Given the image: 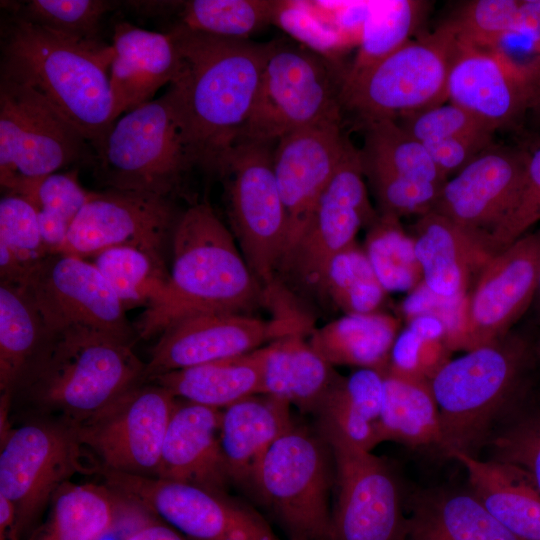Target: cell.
Returning a JSON list of instances; mask_svg holds the SVG:
<instances>
[{
  "label": "cell",
  "mask_w": 540,
  "mask_h": 540,
  "mask_svg": "<svg viewBox=\"0 0 540 540\" xmlns=\"http://www.w3.org/2000/svg\"><path fill=\"white\" fill-rule=\"evenodd\" d=\"M133 343L85 326L47 329L11 394L15 425L42 420L75 428L145 382Z\"/></svg>",
  "instance_id": "6da1fadb"
},
{
  "label": "cell",
  "mask_w": 540,
  "mask_h": 540,
  "mask_svg": "<svg viewBox=\"0 0 540 540\" xmlns=\"http://www.w3.org/2000/svg\"><path fill=\"white\" fill-rule=\"evenodd\" d=\"M181 67L170 85L199 166L211 170L250 116L272 41L257 43L175 26Z\"/></svg>",
  "instance_id": "7a4b0ae2"
},
{
  "label": "cell",
  "mask_w": 540,
  "mask_h": 540,
  "mask_svg": "<svg viewBox=\"0 0 540 540\" xmlns=\"http://www.w3.org/2000/svg\"><path fill=\"white\" fill-rule=\"evenodd\" d=\"M113 57L112 45L71 40L13 15L2 25L0 79L32 90L92 150L114 124Z\"/></svg>",
  "instance_id": "3957f363"
},
{
  "label": "cell",
  "mask_w": 540,
  "mask_h": 540,
  "mask_svg": "<svg viewBox=\"0 0 540 540\" xmlns=\"http://www.w3.org/2000/svg\"><path fill=\"white\" fill-rule=\"evenodd\" d=\"M171 243L167 292L139 316L134 326L138 337L159 336L172 323L195 314H247L267 297L232 231L209 203H195L180 214Z\"/></svg>",
  "instance_id": "277c9868"
},
{
  "label": "cell",
  "mask_w": 540,
  "mask_h": 540,
  "mask_svg": "<svg viewBox=\"0 0 540 540\" xmlns=\"http://www.w3.org/2000/svg\"><path fill=\"white\" fill-rule=\"evenodd\" d=\"M93 152L94 175L105 189L172 200L199 166L171 87L119 117Z\"/></svg>",
  "instance_id": "5b68a950"
},
{
  "label": "cell",
  "mask_w": 540,
  "mask_h": 540,
  "mask_svg": "<svg viewBox=\"0 0 540 540\" xmlns=\"http://www.w3.org/2000/svg\"><path fill=\"white\" fill-rule=\"evenodd\" d=\"M524 344L508 334L448 361L431 378L441 449L472 454L512 396L525 361Z\"/></svg>",
  "instance_id": "8992f818"
},
{
  "label": "cell",
  "mask_w": 540,
  "mask_h": 540,
  "mask_svg": "<svg viewBox=\"0 0 540 540\" xmlns=\"http://www.w3.org/2000/svg\"><path fill=\"white\" fill-rule=\"evenodd\" d=\"M276 143L239 140L214 162L224 183L231 231L267 297L279 289L277 271L287 218L273 168Z\"/></svg>",
  "instance_id": "52a82bcc"
},
{
  "label": "cell",
  "mask_w": 540,
  "mask_h": 540,
  "mask_svg": "<svg viewBox=\"0 0 540 540\" xmlns=\"http://www.w3.org/2000/svg\"><path fill=\"white\" fill-rule=\"evenodd\" d=\"M334 487L335 465L328 442L319 430L293 423L267 452L254 497L288 540H330Z\"/></svg>",
  "instance_id": "ba28073f"
},
{
  "label": "cell",
  "mask_w": 540,
  "mask_h": 540,
  "mask_svg": "<svg viewBox=\"0 0 540 540\" xmlns=\"http://www.w3.org/2000/svg\"><path fill=\"white\" fill-rule=\"evenodd\" d=\"M457 49L456 34L447 22L410 39L357 77L341 81V108L353 112L364 124L397 120L444 103Z\"/></svg>",
  "instance_id": "9c48e42d"
},
{
  "label": "cell",
  "mask_w": 540,
  "mask_h": 540,
  "mask_svg": "<svg viewBox=\"0 0 540 540\" xmlns=\"http://www.w3.org/2000/svg\"><path fill=\"white\" fill-rule=\"evenodd\" d=\"M341 68L303 45L272 41L250 116L237 140L276 143L283 136L341 119Z\"/></svg>",
  "instance_id": "30bf717a"
},
{
  "label": "cell",
  "mask_w": 540,
  "mask_h": 540,
  "mask_svg": "<svg viewBox=\"0 0 540 540\" xmlns=\"http://www.w3.org/2000/svg\"><path fill=\"white\" fill-rule=\"evenodd\" d=\"M88 141L29 88L0 79V184L27 197L46 176L94 152Z\"/></svg>",
  "instance_id": "8fae6325"
},
{
  "label": "cell",
  "mask_w": 540,
  "mask_h": 540,
  "mask_svg": "<svg viewBox=\"0 0 540 540\" xmlns=\"http://www.w3.org/2000/svg\"><path fill=\"white\" fill-rule=\"evenodd\" d=\"M364 180L360 150L350 142L306 229L282 259L278 285L321 299L332 259L356 242L361 227H369L379 216L370 203Z\"/></svg>",
  "instance_id": "7c38bea8"
},
{
  "label": "cell",
  "mask_w": 540,
  "mask_h": 540,
  "mask_svg": "<svg viewBox=\"0 0 540 540\" xmlns=\"http://www.w3.org/2000/svg\"><path fill=\"white\" fill-rule=\"evenodd\" d=\"M84 451L73 428L42 420L19 422L0 440V495L15 509L16 540L38 527L74 474L93 472L82 464Z\"/></svg>",
  "instance_id": "4fadbf2b"
},
{
  "label": "cell",
  "mask_w": 540,
  "mask_h": 540,
  "mask_svg": "<svg viewBox=\"0 0 540 540\" xmlns=\"http://www.w3.org/2000/svg\"><path fill=\"white\" fill-rule=\"evenodd\" d=\"M95 472L128 504L189 540H282L257 511L228 493L159 477Z\"/></svg>",
  "instance_id": "5bb4252c"
},
{
  "label": "cell",
  "mask_w": 540,
  "mask_h": 540,
  "mask_svg": "<svg viewBox=\"0 0 540 540\" xmlns=\"http://www.w3.org/2000/svg\"><path fill=\"white\" fill-rule=\"evenodd\" d=\"M318 430L335 465L330 540H405L408 518L389 465L329 423Z\"/></svg>",
  "instance_id": "9a60e30c"
},
{
  "label": "cell",
  "mask_w": 540,
  "mask_h": 540,
  "mask_svg": "<svg viewBox=\"0 0 540 540\" xmlns=\"http://www.w3.org/2000/svg\"><path fill=\"white\" fill-rule=\"evenodd\" d=\"M176 401L164 387L143 382L75 427L80 444L93 455L95 470L157 477Z\"/></svg>",
  "instance_id": "2e32d148"
},
{
  "label": "cell",
  "mask_w": 540,
  "mask_h": 540,
  "mask_svg": "<svg viewBox=\"0 0 540 540\" xmlns=\"http://www.w3.org/2000/svg\"><path fill=\"white\" fill-rule=\"evenodd\" d=\"M47 329L85 326L134 344L135 327L91 261L56 253L36 263L23 285Z\"/></svg>",
  "instance_id": "e0dca14e"
},
{
  "label": "cell",
  "mask_w": 540,
  "mask_h": 540,
  "mask_svg": "<svg viewBox=\"0 0 540 540\" xmlns=\"http://www.w3.org/2000/svg\"><path fill=\"white\" fill-rule=\"evenodd\" d=\"M301 319L263 320L244 313L207 312L184 317L158 336L144 381L171 371L248 354L283 336L302 332Z\"/></svg>",
  "instance_id": "ac0fdd59"
},
{
  "label": "cell",
  "mask_w": 540,
  "mask_h": 540,
  "mask_svg": "<svg viewBox=\"0 0 540 540\" xmlns=\"http://www.w3.org/2000/svg\"><path fill=\"white\" fill-rule=\"evenodd\" d=\"M540 278V229L530 230L496 253L473 286L464 327L448 349L468 351L508 334L534 301Z\"/></svg>",
  "instance_id": "d6986e66"
},
{
  "label": "cell",
  "mask_w": 540,
  "mask_h": 540,
  "mask_svg": "<svg viewBox=\"0 0 540 540\" xmlns=\"http://www.w3.org/2000/svg\"><path fill=\"white\" fill-rule=\"evenodd\" d=\"M179 216L169 198L110 189L91 191L60 253L91 259L109 248L132 247L163 257Z\"/></svg>",
  "instance_id": "ffe728a7"
},
{
  "label": "cell",
  "mask_w": 540,
  "mask_h": 540,
  "mask_svg": "<svg viewBox=\"0 0 540 540\" xmlns=\"http://www.w3.org/2000/svg\"><path fill=\"white\" fill-rule=\"evenodd\" d=\"M527 159L526 148L492 144L445 182L432 210L477 236L492 252V237L519 195Z\"/></svg>",
  "instance_id": "44dd1931"
},
{
  "label": "cell",
  "mask_w": 540,
  "mask_h": 540,
  "mask_svg": "<svg viewBox=\"0 0 540 540\" xmlns=\"http://www.w3.org/2000/svg\"><path fill=\"white\" fill-rule=\"evenodd\" d=\"M349 143L341 119L297 130L276 142L273 168L287 218L282 259L306 229Z\"/></svg>",
  "instance_id": "7402d4cb"
},
{
  "label": "cell",
  "mask_w": 540,
  "mask_h": 540,
  "mask_svg": "<svg viewBox=\"0 0 540 540\" xmlns=\"http://www.w3.org/2000/svg\"><path fill=\"white\" fill-rule=\"evenodd\" d=\"M446 99L495 130L518 124L537 101L493 53L459 42L447 78Z\"/></svg>",
  "instance_id": "603a6c76"
},
{
  "label": "cell",
  "mask_w": 540,
  "mask_h": 540,
  "mask_svg": "<svg viewBox=\"0 0 540 540\" xmlns=\"http://www.w3.org/2000/svg\"><path fill=\"white\" fill-rule=\"evenodd\" d=\"M222 410L177 399L164 437L157 477L228 493L221 448Z\"/></svg>",
  "instance_id": "cb8c5ba5"
},
{
  "label": "cell",
  "mask_w": 540,
  "mask_h": 540,
  "mask_svg": "<svg viewBox=\"0 0 540 540\" xmlns=\"http://www.w3.org/2000/svg\"><path fill=\"white\" fill-rule=\"evenodd\" d=\"M114 57L109 79L114 122L140 105L153 100L165 84L180 72L181 60L173 34L154 32L128 22L113 28Z\"/></svg>",
  "instance_id": "d4e9b609"
},
{
  "label": "cell",
  "mask_w": 540,
  "mask_h": 540,
  "mask_svg": "<svg viewBox=\"0 0 540 540\" xmlns=\"http://www.w3.org/2000/svg\"><path fill=\"white\" fill-rule=\"evenodd\" d=\"M412 237L422 282L449 300L465 299L494 256L481 239L433 210L418 217Z\"/></svg>",
  "instance_id": "484cf974"
},
{
  "label": "cell",
  "mask_w": 540,
  "mask_h": 540,
  "mask_svg": "<svg viewBox=\"0 0 540 540\" xmlns=\"http://www.w3.org/2000/svg\"><path fill=\"white\" fill-rule=\"evenodd\" d=\"M290 406L279 398L257 394L222 410L220 440L231 482L253 497L267 452L294 423Z\"/></svg>",
  "instance_id": "4316f807"
},
{
  "label": "cell",
  "mask_w": 540,
  "mask_h": 540,
  "mask_svg": "<svg viewBox=\"0 0 540 540\" xmlns=\"http://www.w3.org/2000/svg\"><path fill=\"white\" fill-rule=\"evenodd\" d=\"M447 456L465 467L472 494L498 523L520 540H540V493L523 472L462 451Z\"/></svg>",
  "instance_id": "83f0119b"
},
{
  "label": "cell",
  "mask_w": 540,
  "mask_h": 540,
  "mask_svg": "<svg viewBox=\"0 0 540 540\" xmlns=\"http://www.w3.org/2000/svg\"><path fill=\"white\" fill-rule=\"evenodd\" d=\"M262 394L317 414L340 377L305 340L302 332L276 339L262 347Z\"/></svg>",
  "instance_id": "f1b7e54d"
},
{
  "label": "cell",
  "mask_w": 540,
  "mask_h": 540,
  "mask_svg": "<svg viewBox=\"0 0 540 540\" xmlns=\"http://www.w3.org/2000/svg\"><path fill=\"white\" fill-rule=\"evenodd\" d=\"M262 347L248 354L171 371L146 382L167 389L177 399L220 410L262 394Z\"/></svg>",
  "instance_id": "f546056e"
},
{
  "label": "cell",
  "mask_w": 540,
  "mask_h": 540,
  "mask_svg": "<svg viewBox=\"0 0 540 540\" xmlns=\"http://www.w3.org/2000/svg\"><path fill=\"white\" fill-rule=\"evenodd\" d=\"M130 507L103 483L68 481L54 494L45 521L27 540H101Z\"/></svg>",
  "instance_id": "4dcf8cb0"
},
{
  "label": "cell",
  "mask_w": 540,
  "mask_h": 540,
  "mask_svg": "<svg viewBox=\"0 0 540 540\" xmlns=\"http://www.w3.org/2000/svg\"><path fill=\"white\" fill-rule=\"evenodd\" d=\"M405 540H520L472 494L423 493L413 502Z\"/></svg>",
  "instance_id": "1f68e13d"
},
{
  "label": "cell",
  "mask_w": 540,
  "mask_h": 540,
  "mask_svg": "<svg viewBox=\"0 0 540 540\" xmlns=\"http://www.w3.org/2000/svg\"><path fill=\"white\" fill-rule=\"evenodd\" d=\"M399 323L391 315L374 312L344 314L311 331L308 342L329 364L385 370Z\"/></svg>",
  "instance_id": "d6a6232c"
},
{
  "label": "cell",
  "mask_w": 540,
  "mask_h": 540,
  "mask_svg": "<svg viewBox=\"0 0 540 540\" xmlns=\"http://www.w3.org/2000/svg\"><path fill=\"white\" fill-rule=\"evenodd\" d=\"M383 405L380 418L382 442L408 446H441L439 410L430 382L383 370Z\"/></svg>",
  "instance_id": "836d02e7"
},
{
  "label": "cell",
  "mask_w": 540,
  "mask_h": 540,
  "mask_svg": "<svg viewBox=\"0 0 540 540\" xmlns=\"http://www.w3.org/2000/svg\"><path fill=\"white\" fill-rule=\"evenodd\" d=\"M383 385L384 373L378 369L359 368L348 377L340 376L317 412L319 421L335 426L351 442L371 451L382 442Z\"/></svg>",
  "instance_id": "e575fe53"
},
{
  "label": "cell",
  "mask_w": 540,
  "mask_h": 540,
  "mask_svg": "<svg viewBox=\"0 0 540 540\" xmlns=\"http://www.w3.org/2000/svg\"><path fill=\"white\" fill-rule=\"evenodd\" d=\"M46 330L24 288L0 282V395L11 398Z\"/></svg>",
  "instance_id": "d590c367"
},
{
  "label": "cell",
  "mask_w": 540,
  "mask_h": 540,
  "mask_svg": "<svg viewBox=\"0 0 540 540\" xmlns=\"http://www.w3.org/2000/svg\"><path fill=\"white\" fill-rule=\"evenodd\" d=\"M427 7V2L415 0L368 1L357 52L340 82L357 77L408 42Z\"/></svg>",
  "instance_id": "8d00e7d4"
},
{
  "label": "cell",
  "mask_w": 540,
  "mask_h": 540,
  "mask_svg": "<svg viewBox=\"0 0 540 540\" xmlns=\"http://www.w3.org/2000/svg\"><path fill=\"white\" fill-rule=\"evenodd\" d=\"M91 262L109 283L125 311L158 305L164 298L169 271L163 257L132 247L106 249Z\"/></svg>",
  "instance_id": "74e56055"
},
{
  "label": "cell",
  "mask_w": 540,
  "mask_h": 540,
  "mask_svg": "<svg viewBox=\"0 0 540 540\" xmlns=\"http://www.w3.org/2000/svg\"><path fill=\"white\" fill-rule=\"evenodd\" d=\"M362 126V166L438 186H443L448 180L437 168L425 146L412 137L397 120L380 119Z\"/></svg>",
  "instance_id": "f35d334b"
},
{
  "label": "cell",
  "mask_w": 540,
  "mask_h": 540,
  "mask_svg": "<svg viewBox=\"0 0 540 540\" xmlns=\"http://www.w3.org/2000/svg\"><path fill=\"white\" fill-rule=\"evenodd\" d=\"M399 218L379 214L369 226L365 253L387 292H412L423 281L412 236L402 228Z\"/></svg>",
  "instance_id": "ab89813d"
},
{
  "label": "cell",
  "mask_w": 540,
  "mask_h": 540,
  "mask_svg": "<svg viewBox=\"0 0 540 540\" xmlns=\"http://www.w3.org/2000/svg\"><path fill=\"white\" fill-rule=\"evenodd\" d=\"M386 293L365 250L355 242L330 262L321 299L344 314H368L378 312Z\"/></svg>",
  "instance_id": "60d3db41"
},
{
  "label": "cell",
  "mask_w": 540,
  "mask_h": 540,
  "mask_svg": "<svg viewBox=\"0 0 540 540\" xmlns=\"http://www.w3.org/2000/svg\"><path fill=\"white\" fill-rule=\"evenodd\" d=\"M276 0H191L180 2L179 26L214 36L249 39L273 24Z\"/></svg>",
  "instance_id": "b9f144b4"
},
{
  "label": "cell",
  "mask_w": 540,
  "mask_h": 540,
  "mask_svg": "<svg viewBox=\"0 0 540 540\" xmlns=\"http://www.w3.org/2000/svg\"><path fill=\"white\" fill-rule=\"evenodd\" d=\"M77 178V171L56 172L37 183L25 197L36 208L42 240L50 254L60 253L68 231L89 199Z\"/></svg>",
  "instance_id": "7bdbcfd3"
},
{
  "label": "cell",
  "mask_w": 540,
  "mask_h": 540,
  "mask_svg": "<svg viewBox=\"0 0 540 540\" xmlns=\"http://www.w3.org/2000/svg\"><path fill=\"white\" fill-rule=\"evenodd\" d=\"M13 16L79 42H100L105 14L118 3L105 0H31L10 4Z\"/></svg>",
  "instance_id": "ee69618b"
},
{
  "label": "cell",
  "mask_w": 540,
  "mask_h": 540,
  "mask_svg": "<svg viewBox=\"0 0 540 540\" xmlns=\"http://www.w3.org/2000/svg\"><path fill=\"white\" fill-rule=\"evenodd\" d=\"M273 25L338 67V57L353 44L316 10L312 1L276 0Z\"/></svg>",
  "instance_id": "f6af8a7d"
},
{
  "label": "cell",
  "mask_w": 540,
  "mask_h": 540,
  "mask_svg": "<svg viewBox=\"0 0 540 540\" xmlns=\"http://www.w3.org/2000/svg\"><path fill=\"white\" fill-rule=\"evenodd\" d=\"M520 0H474L464 4L447 23L459 44L490 50L513 26Z\"/></svg>",
  "instance_id": "bcb514c9"
},
{
  "label": "cell",
  "mask_w": 540,
  "mask_h": 540,
  "mask_svg": "<svg viewBox=\"0 0 540 540\" xmlns=\"http://www.w3.org/2000/svg\"><path fill=\"white\" fill-rule=\"evenodd\" d=\"M0 244L28 268L49 255L42 240L35 206L25 197L5 193L0 200Z\"/></svg>",
  "instance_id": "7dc6e473"
},
{
  "label": "cell",
  "mask_w": 540,
  "mask_h": 540,
  "mask_svg": "<svg viewBox=\"0 0 540 540\" xmlns=\"http://www.w3.org/2000/svg\"><path fill=\"white\" fill-rule=\"evenodd\" d=\"M380 207V214L422 216L431 211L443 186L407 179L387 171L364 167Z\"/></svg>",
  "instance_id": "c3c4849f"
},
{
  "label": "cell",
  "mask_w": 540,
  "mask_h": 540,
  "mask_svg": "<svg viewBox=\"0 0 540 540\" xmlns=\"http://www.w3.org/2000/svg\"><path fill=\"white\" fill-rule=\"evenodd\" d=\"M422 144L463 136L494 134L495 129L464 108L442 103L397 119Z\"/></svg>",
  "instance_id": "681fc988"
},
{
  "label": "cell",
  "mask_w": 540,
  "mask_h": 540,
  "mask_svg": "<svg viewBox=\"0 0 540 540\" xmlns=\"http://www.w3.org/2000/svg\"><path fill=\"white\" fill-rule=\"evenodd\" d=\"M540 220V143L528 149V159L519 195L491 240L495 255L526 234Z\"/></svg>",
  "instance_id": "f907efd6"
},
{
  "label": "cell",
  "mask_w": 540,
  "mask_h": 540,
  "mask_svg": "<svg viewBox=\"0 0 540 540\" xmlns=\"http://www.w3.org/2000/svg\"><path fill=\"white\" fill-rule=\"evenodd\" d=\"M496 459L523 472L540 493V415L524 419L493 441Z\"/></svg>",
  "instance_id": "816d5d0a"
},
{
  "label": "cell",
  "mask_w": 540,
  "mask_h": 540,
  "mask_svg": "<svg viewBox=\"0 0 540 540\" xmlns=\"http://www.w3.org/2000/svg\"><path fill=\"white\" fill-rule=\"evenodd\" d=\"M494 134L463 136L423 144L437 168L448 179L457 174L489 146Z\"/></svg>",
  "instance_id": "f5cc1de1"
},
{
  "label": "cell",
  "mask_w": 540,
  "mask_h": 540,
  "mask_svg": "<svg viewBox=\"0 0 540 540\" xmlns=\"http://www.w3.org/2000/svg\"><path fill=\"white\" fill-rule=\"evenodd\" d=\"M122 540H189L175 528L157 519L145 521L125 534Z\"/></svg>",
  "instance_id": "db71d44e"
},
{
  "label": "cell",
  "mask_w": 540,
  "mask_h": 540,
  "mask_svg": "<svg viewBox=\"0 0 540 540\" xmlns=\"http://www.w3.org/2000/svg\"><path fill=\"white\" fill-rule=\"evenodd\" d=\"M536 124L540 126V100H538L530 109L529 113Z\"/></svg>",
  "instance_id": "11a10c76"
},
{
  "label": "cell",
  "mask_w": 540,
  "mask_h": 540,
  "mask_svg": "<svg viewBox=\"0 0 540 540\" xmlns=\"http://www.w3.org/2000/svg\"><path fill=\"white\" fill-rule=\"evenodd\" d=\"M534 301H538V304L540 305V278H539L538 288L535 294Z\"/></svg>",
  "instance_id": "9f6ffc18"
},
{
  "label": "cell",
  "mask_w": 540,
  "mask_h": 540,
  "mask_svg": "<svg viewBox=\"0 0 540 540\" xmlns=\"http://www.w3.org/2000/svg\"><path fill=\"white\" fill-rule=\"evenodd\" d=\"M538 351H539V353H540V343H539Z\"/></svg>",
  "instance_id": "6f0895ef"
}]
</instances>
